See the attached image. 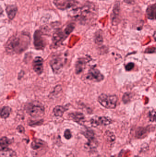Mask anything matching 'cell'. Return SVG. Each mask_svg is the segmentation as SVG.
Wrapping results in <instances>:
<instances>
[{
    "instance_id": "cell-7",
    "label": "cell",
    "mask_w": 156,
    "mask_h": 157,
    "mask_svg": "<svg viewBox=\"0 0 156 157\" xmlns=\"http://www.w3.org/2000/svg\"><path fill=\"white\" fill-rule=\"evenodd\" d=\"M53 3L56 8L64 11L76 6L78 2L76 0H54Z\"/></svg>"
},
{
    "instance_id": "cell-15",
    "label": "cell",
    "mask_w": 156,
    "mask_h": 157,
    "mask_svg": "<svg viewBox=\"0 0 156 157\" xmlns=\"http://www.w3.org/2000/svg\"><path fill=\"white\" fill-rule=\"evenodd\" d=\"M147 16L149 19H156V3L148 7L146 11Z\"/></svg>"
},
{
    "instance_id": "cell-13",
    "label": "cell",
    "mask_w": 156,
    "mask_h": 157,
    "mask_svg": "<svg viewBox=\"0 0 156 157\" xmlns=\"http://www.w3.org/2000/svg\"><path fill=\"white\" fill-rule=\"evenodd\" d=\"M68 116L69 118L72 119L74 122H76L81 125L84 124L85 121V116L81 112H72L71 113L69 114Z\"/></svg>"
},
{
    "instance_id": "cell-8",
    "label": "cell",
    "mask_w": 156,
    "mask_h": 157,
    "mask_svg": "<svg viewBox=\"0 0 156 157\" xmlns=\"http://www.w3.org/2000/svg\"><path fill=\"white\" fill-rule=\"evenodd\" d=\"M34 44L36 50H44L46 46V42L43 37V33L40 30H37L34 35Z\"/></svg>"
},
{
    "instance_id": "cell-5",
    "label": "cell",
    "mask_w": 156,
    "mask_h": 157,
    "mask_svg": "<svg viewBox=\"0 0 156 157\" xmlns=\"http://www.w3.org/2000/svg\"><path fill=\"white\" fill-rule=\"evenodd\" d=\"M71 33V32L67 28H66L64 30L58 29V30H56L53 34L52 37V42H53L52 45L54 48L58 47L60 45Z\"/></svg>"
},
{
    "instance_id": "cell-28",
    "label": "cell",
    "mask_w": 156,
    "mask_h": 157,
    "mask_svg": "<svg viewBox=\"0 0 156 157\" xmlns=\"http://www.w3.org/2000/svg\"><path fill=\"white\" fill-rule=\"evenodd\" d=\"M134 67V63H129L125 65V68L126 70L129 71L132 70Z\"/></svg>"
},
{
    "instance_id": "cell-19",
    "label": "cell",
    "mask_w": 156,
    "mask_h": 157,
    "mask_svg": "<svg viewBox=\"0 0 156 157\" xmlns=\"http://www.w3.org/2000/svg\"><path fill=\"white\" fill-rule=\"evenodd\" d=\"M11 108L8 106H4L1 110V118L6 119L10 116L11 113Z\"/></svg>"
},
{
    "instance_id": "cell-30",
    "label": "cell",
    "mask_w": 156,
    "mask_h": 157,
    "mask_svg": "<svg viewBox=\"0 0 156 157\" xmlns=\"http://www.w3.org/2000/svg\"><path fill=\"white\" fill-rule=\"evenodd\" d=\"M136 0H124L125 3L129 4H133L135 2Z\"/></svg>"
},
{
    "instance_id": "cell-1",
    "label": "cell",
    "mask_w": 156,
    "mask_h": 157,
    "mask_svg": "<svg viewBox=\"0 0 156 157\" xmlns=\"http://www.w3.org/2000/svg\"><path fill=\"white\" fill-rule=\"evenodd\" d=\"M30 43L29 35L24 33H20L10 37L5 44V48L9 54H20L27 50Z\"/></svg>"
},
{
    "instance_id": "cell-18",
    "label": "cell",
    "mask_w": 156,
    "mask_h": 157,
    "mask_svg": "<svg viewBox=\"0 0 156 157\" xmlns=\"http://www.w3.org/2000/svg\"><path fill=\"white\" fill-rule=\"evenodd\" d=\"M148 133V129L147 128L139 127L136 129L135 132V136L136 138L141 139L144 138Z\"/></svg>"
},
{
    "instance_id": "cell-4",
    "label": "cell",
    "mask_w": 156,
    "mask_h": 157,
    "mask_svg": "<svg viewBox=\"0 0 156 157\" xmlns=\"http://www.w3.org/2000/svg\"><path fill=\"white\" fill-rule=\"evenodd\" d=\"M98 102L103 107L108 109H114L116 107L118 97L115 95L101 94L98 98Z\"/></svg>"
},
{
    "instance_id": "cell-32",
    "label": "cell",
    "mask_w": 156,
    "mask_h": 157,
    "mask_svg": "<svg viewBox=\"0 0 156 157\" xmlns=\"http://www.w3.org/2000/svg\"><path fill=\"white\" fill-rule=\"evenodd\" d=\"M139 157V156H135V157Z\"/></svg>"
},
{
    "instance_id": "cell-12",
    "label": "cell",
    "mask_w": 156,
    "mask_h": 157,
    "mask_svg": "<svg viewBox=\"0 0 156 157\" xmlns=\"http://www.w3.org/2000/svg\"><path fill=\"white\" fill-rule=\"evenodd\" d=\"M91 58L90 57H81L78 59L75 65V71L77 74L81 73L86 67L87 63L91 61Z\"/></svg>"
},
{
    "instance_id": "cell-27",
    "label": "cell",
    "mask_w": 156,
    "mask_h": 157,
    "mask_svg": "<svg viewBox=\"0 0 156 157\" xmlns=\"http://www.w3.org/2000/svg\"><path fill=\"white\" fill-rule=\"evenodd\" d=\"M64 137L67 140H69L72 137V135H71V132L70 130L69 129L66 130L65 131L64 134Z\"/></svg>"
},
{
    "instance_id": "cell-3",
    "label": "cell",
    "mask_w": 156,
    "mask_h": 157,
    "mask_svg": "<svg viewBox=\"0 0 156 157\" xmlns=\"http://www.w3.org/2000/svg\"><path fill=\"white\" fill-rule=\"evenodd\" d=\"M26 112L33 118H39L44 114V107L42 103L37 101L28 102L25 106Z\"/></svg>"
},
{
    "instance_id": "cell-24",
    "label": "cell",
    "mask_w": 156,
    "mask_h": 157,
    "mask_svg": "<svg viewBox=\"0 0 156 157\" xmlns=\"http://www.w3.org/2000/svg\"><path fill=\"white\" fill-rule=\"evenodd\" d=\"M43 120H32L29 121L28 123V125L32 127H35L36 126H39V125H41L43 124Z\"/></svg>"
},
{
    "instance_id": "cell-22",
    "label": "cell",
    "mask_w": 156,
    "mask_h": 157,
    "mask_svg": "<svg viewBox=\"0 0 156 157\" xmlns=\"http://www.w3.org/2000/svg\"><path fill=\"white\" fill-rule=\"evenodd\" d=\"M95 43L98 44H101L103 41V37L100 32H98L96 33L95 36Z\"/></svg>"
},
{
    "instance_id": "cell-11",
    "label": "cell",
    "mask_w": 156,
    "mask_h": 157,
    "mask_svg": "<svg viewBox=\"0 0 156 157\" xmlns=\"http://www.w3.org/2000/svg\"><path fill=\"white\" fill-rule=\"evenodd\" d=\"M33 69L38 75H41L44 71V60L42 57L38 56L33 61Z\"/></svg>"
},
{
    "instance_id": "cell-9",
    "label": "cell",
    "mask_w": 156,
    "mask_h": 157,
    "mask_svg": "<svg viewBox=\"0 0 156 157\" xmlns=\"http://www.w3.org/2000/svg\"><path fill=\"white\" fill-rule=\"evenodd\" d=\"M87 79L93 82H101L104 79V76L99 70L95 68L90 69L86 76Z\"/></svg>"
},
{
    "instance_id": "cell-23",
    "label": "cell",
    "mask_w": 156,
    "mask_h": 157,
    "mask_svg": "<svg viewBox=\"0 0 156 157\" xmlns=\"http://www.w3.org/2000/svg\"><path fill=\"white\" fill-rule=\"evenodd\" d=\"M148 117L149 120L151 122H155L156 121V111L155 110H152L150 111L148 113Z\"/></svg>"
},
{
    "instance_id": "cell-20",
    "label": "cell",
    "mask_w": 156,
    "mask_h": 157,
    "mask_svg": "<svg viewBox=\"0 0 156 157\" xmlns=\"http://www.w3.org/2000/svg\"><path fill=\"white\" fill-rule=\"evenodd\" d=\"M44 145V142L41 139H35L31 143V146L34 150L39 149Z\"/></svg>"
},
{
    "instance_id": "cell-14",
    "label": "cell",
    "mask_w": 156,
    "mask_h": 157,
    "mask_svg": "<svg viewBox=\"0 0 156 157\" xmlns=\"http://www.w3.org/2000/svg\"><path fill=\"white\" fill-rule=\"evenodd\" d=\"M11 139L6 136H3L0 139V150L1 152H7L9 150L8 146L11 144Z\"/></svg>"
},
{
    "instance_id": "cell-26",
    "label": "cell",
    "mask_w": 156,
    "mask_h": 157,
    "mask_svg": "<svg viewBox=\"0 0 156 157\" xmlns=\"http://www.w3.org/2000/svg\"><path fill=\"white\" fill-rule=\"evenodd\" d=\"M130 93H125L122 97V101L125 103H127L130 101Z\"/></svg>"
},
{
    "instance_id": "cell-17",
    "label": "cell",
    "mask_w": 156,
    "mask_h": 157,
    "mask_svg": "<svg viewBox=\"0 0 156 157\" xmlns=\"http://www.w3.org/2000/svg\"><path fill=\"white\" fill-rule=\"evenodd\" d=\"M67 108L66 106L58 105L53 109V114L56 117H61L64 114V113L67 111Z\"/></svg>"
},
{
    "instance_id": "cell-10",
    "label": "cell",
    "mask_w": 156,
    "mask_h": 157,
    "mask_svg": "<svg viewBox=\"0 0 156 157\" xmlns=\"http://www.w3.org/2000/svg\"><path fill=\"white\" fill-rule=\"evenodd\" d=\"M92 126L94 127H97L99 125H108L112 123V119L109 117L102 116H94L90 120Z\"/></svg>"
},
{
    "instance_id": "cell-6",
    "label": "cell",
    "mask_w": 156,
    "mask_h": 157,
    "mask_svg": "<svg viewBox=\"0 0 156 157\" xmlns=\"http://www.w3.org/2000/svg\"><path fill=\"white\" fill-rule=\"evenodd\" d=\"M64 58L61 54L55 55L52 57L50 62V64L53 72L55 74L61 72L64 64Z\"/></svg>"
},
{
    "instance_id": "cell-33",
    "label": "cell",
    "mask_w": 156,
    "mask_h": 157,
    "mask_svg": "<svg viewBox=\"0 0 156 157\" xmlns=\"http://www.w3.org/2000/svg\"><path fill=\"white\" fill-rule=\"evenodd\" d=\"M114 157V156H112V157Z\"/></svg>"
},
{
    "instance_id": "cell-31",
    "label": "cell",
    "mask_w": 156,
    "mask_h": 157,
    "mask_svg": "<svg viewBox=\"0 0 156 157\" xmlns=\"http://www.w3.org/2000/svg\"><path fill=\"white\" fill-rule=\"evenodd\" d=\"M153 38H154V40L156 41V31L154 32V34L153 35Z\"/></svg>"
},
{
    "instance_id": "cell-25",
    "label": "cell",
    "mask_w": 156,
    "mask_h": 157,
    "mask_svg": "<svg viewBox=\"0 0 156 157\" xmlns=\"http://www.w3.org/2000/svg\"><path fill=\"white\" fill-rule=\"evenodd\" d=\"M106 136L108 140L110 142H113L115 141V136L114 134L110 131H107L106 132Z\"/></svg>"
},
{
    "instance_id": "cell-2",
    "label": "cell",
    "mask_w": 156,
    "mask_h": 157,
    "mask_svg": "<svg viewBox=\"0 0 156 157\" xmlns=\"http://www.w3.org/2000/svg\"><path fill=\"white\" fill-rule=\"evenodd\" d=\"M74 17L82 23L86 24L94 18L97 12L96 6L94 3L88 2L84 6L74 9Z\"/></svg>"
},
{
    "instance_id": "cell-16",
    "label": "cell",
    "mask_w": 156,
    "mask_h": 157,
    "mask_svg": "<svg viewBox=\"0 0 156 157\" xmlns=\"http://www.w3.org/2000/svg\"><path fill=\"white\" fill-rule=\"evenodd\" d=\"M7 17L10 20L14 19L17 13V8L15 5H8L6 8Z\"/></svg>"
},
{
    "instance_id": "cell-21",
    "label": "cell",
    "mask_w": 156,
    "mask_h": 157,
    "mask_svg": "<svg viewBox=\"0 0 156 157\" xmlns=\"http://www.w3.org/2000/svg\"><path fill=\"white\" fill-rule=\"evenodd\" d=\"M120 11V2H117L114 4L113 10V14L114 15V17H115V18H116V17L119 14Z\"/></svg>"
},
{
    "instance_id": "cell-29",
    "label": "cell",
    "mask_w": 156,
    "mask_h": 157,
    "mask_svg": "<svg viewBox=\"0 0 156 157\" xmlns=\"http://www.w3.org/2000/svg\"><path fill=\"white\" fill-rule=\"evenodd\" d=\"M17 129L18 130V132L20 133H24L25 132V129L23 126L21 125H18L17 128Z\"/></svg>"
}]
</instances>
